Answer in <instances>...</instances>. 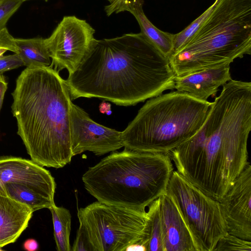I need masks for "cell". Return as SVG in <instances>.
Returning <instances> with one entry per match:
<instances>
[{"label":"cell","instance_id":"1","mask_svg":"<svg viewBox=\"0 0 251 251\" xmlns=\"http://www.w3.org/2000/svg\"><path fill=\"white\" fill-rule=\"evenodd\" d=\"M251 130V83L231 79L197 133L168 153L179 173L219 201L250 163Z\"/></svg>","mask_w":251,"mask_h":251},{"label":"cell","instance_id":"2","mask_svg":"<svg viewBox=\"0 0 251 251\" xmlns=\"http://www.w3.org/2000/svg\"><path fill=\"white\" fill-rule=\"evenodd\" d=\"M169 58L142 33L97 40L65 80L71 99L134 105L175 89Z\"/></svg>","mask_w":251,"mask_h":251},{"label":"cell","instance_id":"3","mask_svg":"<svg viewBox=\"0 0 251 251\" xmlns=\"http://www.w3.org/2000/svg\"><path fill=\"white\" fill-rule=\"evenodd\" d=\"M11 110L31 160L59 169L73 157L69 108L72 101L65 80L52 66L26 67L16 81Z\"/></svg>","mask_w":251,"mask_h":251},{"label":"cell","instance_id":"4","mask_svg":"<svg viewBox=\"0 0 251 251\" xmlns=\"http://www.w3.org/2000/svg\"><path fill=\"white\" fill-rule=\"evenodd\" d=\"M174 170L168 153L125 148L89 167L82 180L87 191L100 202L146 210L167 193Z\"/></svg>","mask_w":251,"mask_h":251},{"label":"cell","instance_id":"5","mask_svg":"<svg viewBox=\"0 0 251 251\" xmlns=\"http://www.w3.org/2000/svg\"><path fill=\"white\" fill-rule=\"evenodd\" d=\"M190 40L169 57L176 76L230 63L251 53V0H215Z\"/></svg>","mask_w":251,"mask_h":251},{"label":"cell","instance_id":"6","mask_svg":"<svg viewBox=\"0 0 251 251\" xmlns=\"http://www.w3.org/2000/svg\"><path fill=\"white\" fill-rule=\"evenodd\" d=\"M211 103L177 91L151 98L122 131L124 147L141 152L169 153L197 133Z\"/></svg>","mask_w":251,"mask_h":251},{"label":"cell","instance_id":"7","mask_svg":"<svg viewBox=\"0 0 251 251\" xmlns=\"http://www.w3.org/2000/svg\"><path fill=\"white\" fill-rule=\"evenodd\" d=\"M77 217L91 251H125L140 244L146 231V210L97 201L78 209Z\"/></svg>","mask_w":251,"mask_h":251},{"label":"cell","instance_id":"8","mask_svg":"<svg viewBox=\"0 0 251 251\" xmlns=\"http://www.w3.org/2000/svg\"><path fill=\"white\" fill-rule=\"evenodd\" d=\"M174 199L189 228L198 251H213L227 232L219 201L207 195L177 171L167 191Z\"/></svg>","mask_w":251,"mask_h":251},{"label":"cell","instance_id":"9","mask_svg":"<svg viewBox=\"0 0 251 251\" xmlns=\"http://www.w3.org/2000/svg\"><path fill=\"white\" fill-rule=\"evenodd\" d=\"M95 30L85 20L75 16L63 17L50 36L45 39L51 66L60 71L73 72L96 44Z\"/></svg>","mask_w":251,"mask_h":251},{"label":"cell","instance_id":"10","mask_svg":"<svg viewBox=\"0 0 251 251\" xmlns=\"http://www.w3.org/2000/svg\"><path fill=\"white\" fill-rule=\"evenodd\" d=\"M69 115L73 156L86 151L102 155L124 147L121 131L94 122L72 101L70 104Z\"/></svg>","mask_w":251,"mask_h":251},{"label":"cell","instance_id":"11","mask_svg":"<svg viewBox=\"0 0 251 251\" xmlns=\"http://www.w3.org/2000/svg\"><path fill=\"white\" fill-rule=\"evenodd\" d=\"M251 166L248 164L219 201L228 233L251 240Z\"/></svg>","mask_w":251,"mask_h":251},{"label":"cell","instance_id":"12","mask_svg":"<svg viewBox=\"0 0 251 251\" xmlns=\"http://www.w3.org/2000/svg\"><path fill=\"white\" fill-rule=\"evenodd\" d=\"M12 183L26 186L54 198L56 184L48 170L33 161L21 157L0 158V183Z\"/></svg>","mask_w":251,"mask_h":251},{"label":"cell","instance_id":"13","mask_svg":"<svg viewBox=\"0 0 251 251\" xmlns=\"http://www.w3.org/2000/svg\"><path fill=\"white\" fill-rule=\"evenodd\" d=\"M159 211L164 251H198L180 209L167 192L159 198Z\"/></svg>","mask_w":251,"mask_h":251},{"label":"cell","instance_id":"14","mask_svg":"<svg viewBox=\"0 0 251 251\" xmlns=\"http://www.w3.org/2000/svg\"><path fill=\"white\" fill-rule=\"evenodd\" d=\"M230 63H223L182 76H176L174 88L207 100L215 96L220 86L231 79Z\"/></svg>","mask_w":251,"mask_h":251},{"label":"cell","instance_id":"15","mask_svg":"<svg viewBox=\"0 0 251 251\" xmlns=\"http://www.w3.org/2000/svg\"><path fill=\"white\" fill-rule=\"evenodd\" d=\"M33 211L7 194L0 183V248L14 243L27 227Z\"/></svg>","mask_w":251,"mask_h":251},{"label":"cell","instance_id":"16","mask_svg":"<svg viewBox=\"0 0 251 251\" xmlns=\"http://www.w3.org/2000/svg\"><path fill=\"white\" fill-rule=\"evenodd\" d=\"M144 0H129L125 11L133 15L139 25L140 32L169 58L173 53L174 34L159 29L150 22L144 12Z\"/></svg>","mask_w":251,"mask_h":251},{"label":"cell","instance_id":"17","mask_svg":"<svg viewBox=\"0 0 251 251\" xmlns=\"http://www.w3.org/2000/svg\"><path fill=\"white\" fill-rule=\"evenodd\" d=\"M15 53L27 68L51 66V59L45 38H15Z\"/></svg>","mask_w":251,"mask_h":251},{"label":"cell","instance_id":"18","mask_svg":"<svg viewBox=\"0 0 251 251\" xmlns=\"http://www.w3.org/2000/svg\"><path fill=\"white\" fill-rule=\"evenodd\" d=\"M148 219L144 238L141 245L146 251H164L162 225L159 211V198L148 206Z\"/></svg>","mask_w":251,"mask_h":251},{"label":"cell","instance_id":"19","mask_svg":"<svg viewBox=\"0 0 251 251\" xmlns=\"http://www.w3.org/2000/svg\"><path fill=\"white\" fill-rule=\"evenodd\" d=\"M2 184L10 197L27 205L33 212L43 208L49 209L55 204L54 198L43 195L26 186L12 183Z\"/></svg>","mask_w":251,"mask_h":251},{"label":"cell","instance_id":"20","mask_svg":"<svg viewBox=\"0 0 251 251\" xmlns=\"http://www.w3.org/2000/svg\"><path fill=\"white\" fill-rule=\"evenodd\" d=\"M49 210L52 216L56 250L58 251H72L70 242L72 216L70 211L55 204Z\"/></svg>","mask_w":251,"mask_h":251},{"label":"cell","instance_id":"21","mask_svg":"<svg viewBox=\"0 0 251 251\" xmlns=\"http://www.w3.org/2000/svg\"><path fill=\"white\" fill-rule=\"evenodd\" d=\"M216 4L214 2L201 16L180 32L174 34L173 54L180 49L190 40L209 16Z\"/></svg>","mask_w":251,"mask_h":251},{"label":"cell","instance_id":"22","mask_svg":"<svg viewBox=\"0 0 251 251\" xmlns=\"http://www.w3.org/2000/svg\"><path fill=\"white\" fill-rule=\"evenodd\" d=\"M251 251V242L227 233L217 242L213 251Z\"/></svg>","mask_w":251,"mask_h":251},{"label":"cell","instance_id":"23","mask_svg":"<svg viewBox=\"0 0 251 251\" xmlns=\"http://www.w3.org/2000/svg\"><path fill=\"white\" fill-rule=\"evenodd\" d=\"M23 0H0V30L21 6Z\"/></svg>","mask_w":251,"mask_h":251},{"label":"cell","instance_id":"24","mask_svg":"<svg viewBox=\"0 0 251 251\" xmlns=\"http://www.w3.org/2000/svg\"><path fill=\"white\" fill-rule=\"evenodd\" d=\"M22 66L24 64L16 53L0 57V75Z\"/></svg>","mask_w":251,"mask_h":251},{"label":"cell","instance_id":"25","mask_svg":"<svg viewBox=\"0 0 251 251\" xmlns=\"http://www.w3.org/2000/svg\"><path fill=\"white\" fill-rule=\"evenodd\" d=\"M73 251H91L88 238L83 229L79 226L72 247Z\"/></svg>","mask_w":251,"mask_h":251},{"label":"cell","instance_id":"26","mask_svg":"<svg viewBox=\"0 0 251 251\" xmlns=\"http://www.w3.org/2000/svg\"><path fill=\"white\" fill-rule=\"evenodd\" d=\"M110 4L104 6V11L107 16L113 13H118L125 11V7L129 0H107Z\"/></svg>","mask_w":251,"mask_h":251},{"label":"cell","instance_id":"27","mask_svg":"<svg viewBox=\"0 0 251 251\" xmlns=\"http://www.w3.org/2000/svg\"><path fill=\"white\" fill-rule=\"evenodd\" d=\"M7 82L4 75H0V110L2 104L5 93L7 89Z\"/></svg>","mask_w":251,"mask_h":251},{"label":"cell","instance_id":"28","mask_svg":"<svg viewBox=\"0 0 251 251\" xmlns=\"http://www.w3.org/2000/svg\"><path fill=\"white\" fill-rule=\"evenodd\" d=\"M23 247L26 251H35L38 250L39 246L35 239H28L24 242Z\"/></svg>","mask_w":251,"mask_h":251},{"label":"cell","instance_id":"29","mask_svg":"<svg viewBox=\"0 0 251 251\" xmlns=\"http://www.w3.org/2000/svg\"><path fill=\"white\" fill-rule=\"evenodd\" d=\"M111 106V104L103 100L99 105V110L102 114L110 115L112 113Z\"/></svg>","mask_w":251,"mask_h":251},{"label":"cell","instance_id":"30","mask_svg":"<svg viewBox=\"0 0 251 251\" xmlns=\"http://www.w3.org/2000/svg\"><path fill=\"white\" fill-rule=\"evenodd\" d=\"M125 251H146V249L142 245L135 243L127 247Z\"/></svg>","mask_w":251,"mask_h":251},{"label":"cell","instance_id":"31","mask_svg":"<svg viewBox=\"0 0 251 251\" xmlns=\"http://www.w3.org/2000/svg\"><path fill=\"white\" fill-rule=\"evenodd\" d=\"M7 50H8L5 47L0 44V57L3 56L4 53Z\"/></svg>","mask_w":251,"mask_h":251},{"label":"cell","instance_id":"32","mask_svg":"<svg viewBox=\"0 0 251 251\" xmlns=\"http://www.w3.org/2000/svg\"><path fill=\"white\" fill-rule=\"evenodd\" d=\"M27 0H23V1H27ZM45 0V1H48L49 0Z\"/></svg>","mask_w":251,"mask_h":251},{"label":"cell","instance_id":"33","mask_svg":"<svg viewBox=\"0 0 251 251\" xmlns=\"http://www.w3.org/2000/svg\"><path fill=\"white\" fill-rule=\"evenodd\" d=\"M2 251V250H1V248H0V251Z\"/></svg>","mask_w":251,"mask_h":251}]
</instances>
